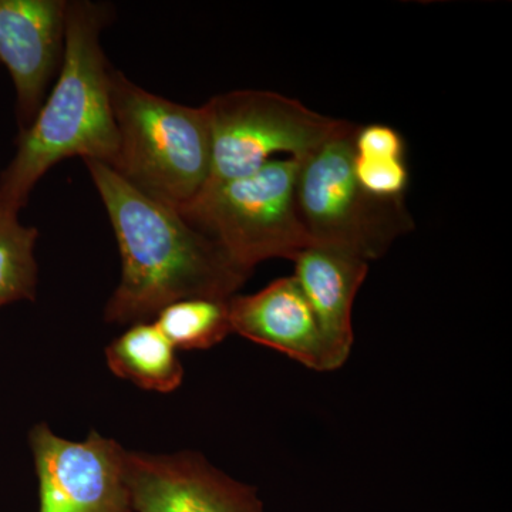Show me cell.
I'll return each instance as SVG.
<instances>
[{"instance_id": "cell-1", "label": "cell", "mask_w": 512, "mask_h": 512, "mask_svg": "<svg viewBox=\"0 0 512 512\" xmlns=\"http://www.w3.org/2000/svg\"><path fill=\"white\" fill-rule=\"evenodd\" d=\"M106 207L121 255L107 323L148 322L184 299H229L251 275L180 211L144 194L99 161L84 160Z\"/></svg>"}, {"instance_id": "cell-2", "label": "cell", "mask_w": 512, "mask_h": 512, "mask_svg": "<svg viewBox=\"0 0 512 512\" xmlns=\"http://www.w3.org/2000/svg\"><path fill=\"white\" fill-rule=\"evenodd\" d=\"M103 6L69 2L66 45L55 86L35 120L20 131L15 157L0 174V201L22 210L30 192L59 161L70 157L116 163L119 150L110 74L100 45Z\"/></svg>"}, {"instance_id": "cell-3", "label": "cell", "mask_w": 512, "mask_h": 512, "mask_svg": "<svg viewBox=\"0 0 512 512\" xmlns=\"http://www.w3.org/2000/svg\"><path fill=\"white\" fill-rule=\"evenodd\" d=\"M119 150L111 170L137 190L183 210L211 178V134L204 107L147 92L111 69Z\"/></svg>"}, {"instance_id": "cell-4", "label": "cell", "mask_w": 512, "mask_h": 512, "mask_svg": "<svg viewBox=\"0 0 512 512\" xmlns=\"http://www.w3.org/2000/svg\"><path fill=\"white\" fill-rule=\"evenodd\" d=\"M298 168V158H275L245 177L207 185L180 212L249 274L268 259H293L309 245L296 205Z\"/></svg>"}, {"instance_id": "cell-5", "label": "cell", "mask_w": 512, "mask_h": 512, "mask_svg": "<svg viewBox=\"0 0 512 512\" xmlns=\"http://www.w3.org/2000/svg\"><path fill=\"white\" fill-rule=\"evenodd\" d=\"M355 131L352 124L299 160L296 205L309 244L346 249L372 261L412 229L413 221L403 200H377L357 184Z\"/></svg>"}, {"instance_id": "cell-6", "label": "cell", "mask_w": 512, "mask_h": 512, "mask_svg": "<svg viewBox=\"0 0 512 512\" xmlns=\"http://www.w3.org/2000/svg\"><path fill=\"white\" fill-rule=\"evenodd\" d=\"M204 107L211 134V178L227 183L255 173L276 154L309 156L352 123L330 119L284 94L235 90L212 97ZM205 190V188H204Z\"/></svg>"}, {"instance_id": "cell-7", "label": "cell", "mask_w": 512, "mask_h": 512, "mask_svg": "<svg viewBox=\"0 0 512 512\" xmlns=\"http://www.w3.org/2000/svg\"><path fill=\"white\" fill-rule=\"evenodd\" d=\"M39 480V512H134L126 454L117 441L92 431L83 441L53 433L45 423L29 434Z\"/></svg>"}, {"instance_id": "cell-8", "label": "cell", "mask_w": 512, "mask_h": 512, "mask_svg": "<svg viewBox=\"0 0 512 512\" xmlns=\"http://www.w3.org/2000/svg\"><path fill=\"white\" fill-rule=\"evenodd\" d=\"M126 478L134 512H265L254 487L191 451H127Z\"/></svg>"}, {"instance_id": "cell-9", "label": "cell", "mask_w": 512, "mask_h": 512, "mask_svg": "<svg viewBox=\"0 0 512 512\" xmlns=\"http://www.w3.org/2000/svg\"><path fill=\"white\" fill-rule=\"evenodd\" d=\"M67 8L64 0H0V63L15 86L22 131L35 120L62 66Z\"/></svg>"}, {"instance_id": "cell-10", "label": "cell", "mask_w": 512, "mask_h": 512, "mask_svg": "<svg viewBox=\"0 0 512 512\" xmlns=\"http://www.w3.org/2000/svg\"><path fill=\"white\" fill-rule=\"evenodd\" d=\"M232 333L284 353L316 372L335 370L318 320L293 276L228 302Z\"/></svg>"}, {"instance_id": "cell-11", "label": "cell", "mask_w": 512, "mask_h": 512, "mask_svg": "<svg viewBox=\"0 0 512 512\" xmlns=\"http://www.w3.org/2000/svg\"><path fill=\"white\" fill-rule=\"evenodd\" d=\"M292 261L293 278L315 313L338 370L352 352L353 303L369 272V261L346 249L322 244L306 245Z\"/></svg>"}, {"instance_id": "cell-12", "label": "cell", "mask_w": 512, "mask_h": 512, "mask_svg": "<svg viewBox=\"0 0 512 512\" xmlns=\"http://www.w3.org/2000/svg\"><path fill=\"white\" fill-rule=\"evenodd\" d=\"M114 375L148 392L171 393L181 386L184 367L177 349L154 322H138L106 348Z\"/></svg>"}, {"instance_id": "cell-13", "label": "cell", "mask_w": 512, "mask_h": 512, "mask_svg": "<svg viewBox=\"0 0 512 512\" xmlns=\"http://www.w3.org/2000/svg\"><path fill=\"white\" fill-rule=\"evenodd\" d=\"M229 299L174 302L157 313L154 323L177 350L211 349L232 333Z\"/></svg>"}, {"instance_id": "cell-14", "label": "cell", "mask_w": 512, "mask_h": 512, "mask_svg": "<svg viewBox=\"0 0 512 512\" xmlns=\"http://www.w3.org/2000/svg\"><path fill=\"white\" fill-rule=\"evenodd\" d=\"M19 212L0 201V306L36 298L39 231L23 225Z\"/></svg>"}, {"instance_id": "cell-15", "label": "cell", "mask_w": 512, "mask_h": 512, "mask_svg": "<svg viewBox=\"0 0 512 512\" xmlns=\"http://www.w3.org/2000/svg\"><path fill=\"white\" fill-rule=\"evenodd\" d=\"M357 184L370 197L383 201L403 200L409 185V168L404 158L359 157L353 151Z\"/></svg>"}, {"instance_id": "cell-16", "label": "cell", "mask_w": 512, "mask_h": 512, "mask_svg": "<svg viewBox=\"0 0 512 512\" xmlns=\"http://www.w3.org/2000/svg\"><path fill=\"white\" fill-rule=\"evenodd\" d=\"M353 151L359 157L406 158V144L402 134L384 124L356 127Z\"/></svg>"}]
</instances>
